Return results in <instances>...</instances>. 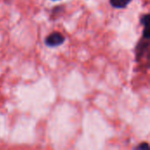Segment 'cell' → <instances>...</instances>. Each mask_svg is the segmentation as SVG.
Returning <instances> with one entry per match:
<instances>
[{
    "label": "cell",
    "instance_id": "2",
    "mask_svg": "<svg viewBox=\"0 0 150 150\" xmlns=\"http://www.w3.org/2000/svg\"><path fill=\"white\" fill-rule=\"evenodd\" d=\"M149 40H147L142 37V40L139 41V43L135 47V59L137 62L140 61L145 54H149Z\"/></svg>",
    "mask_w": 150,
    "mask_h": 150
},
{
    "label": "cell",
    "instance_id": "6",
    "mask_svg": "<svg viewBox=\"0 0 150 150\" xmlns=\"http://www.w3.org/2000/svg\"><path fill=\"white\" fill-rule=\"evenodd\" d=\"M52 1H59V0H52Z\"/></svg>",
    "mask_w": 150,
    "mask_h": 150
},
{
    "label": "cell",
    "instance_id": "4",
    "mask_svg": "<svg viewBox=\"0 0 150 150\" xmlns=\"http://www.w3.org/2000/svg\"><path fill=\"white\" fill-rule=\"evenodd\" d=\"M149 13L143 14L141 17V24L142 25H149Z\"/></svg>",
    "mask_w": 150,
    "mask_h": 150
},
{
    "label": "cell",
    "instance_id": "5",
    "mask_svg": "<svg viewBox=\"0 0 150 150\" xmlns=\"http://www.w3.org/2000/svg\"><path fill=\"white\" fill-rule=\"evenodd\" d=\"M134 149L139 150H148L149 149V145L148 142H142L138 146H136Z\"/></svg>",
    "mask_w": 150,
    "mask_h": 150
},
{
    "label": "cell",
    "instance_id": "1",
    "mask_svg": "<svg viewBox=\"0 0 150 150\" xmlns=\"http://www.w3.org/2000/svg\"><path fill=\"white\" fill-rule=\"evenodd\" d=\"M66 40L65 36L60 32H53L49 35H47L44 40V43L48 47H56L62 45Z\"/></svg>",
    "mask_w": 150,
    "mask_h": 150
},
{
    "label": "cell",
    "instance_id": "3",
    "mask_svg": "<svg viewBox=\"0 0 150 150\" xmlns=\"http://www.w3.org/2000/svg\"><path fill=\"white\" fill-rule=\"evenodd\" d=\"M133 0H109L112 7L115 9H125Z\"/></svg>",
    "mask_w": 150,
    "mask_h": 150
}]
</instances>
